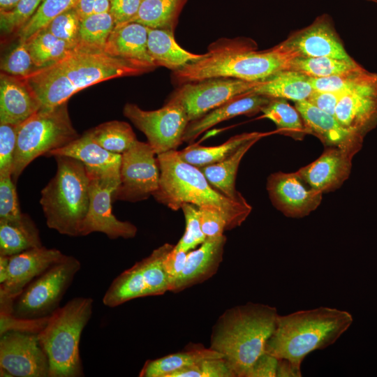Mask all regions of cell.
Masks as SVG:
<instances>
[{
    "mask_svg": "<svg viewBox=\"0 0 377 377\" xmlns=\"http://www.w3.org/2000/svg\"><path fill=\"white\" fill-rule=\"evenodd\" d=\"M156 67L105 52L73 51L57 62L22 77L38 98L41 108L66 103L75 93L112 78L138 75Z\"/></svg>",
    "mask_w": 377,
    "mask_h": 377,
    "instance_id": "6da1fadb",
    "label": "cell"
},
{
    "mask_svg": "<svg viewBox=\"0 0 377 377\" xmlns=\"http://www.w3.org/2000/svg\"><path fill=\"white\" fill-rule=\"evenodd\" d=\"M295 57L281 43L265 51H256L249 42L221 39L208 47L200 59L173 71L179 84L214 77H231L245 81H261L286 70Z\"/></svg>",
    "mask_w": 377,
    "mask_h": 377,
    "instance_id": "7a4b0ae2",
    "label": "cell"
},
{
    "mask_svg": "<svg viewBox=\"0 0 377 377\" xmlns=\"http://www.w3.org/2000/svg\"><path fill=\"white\" fill-rule=\"evenodd\" d=\"M279 314L275 307L248 302L227 309L214 324L209 348L222 354L235 377L246 374L272 334Z\"/></svg>",
    "mask_w": 377,
    "mask_h": 377,
    "instance_id": "3957f363",
    "label": "cell"
},
{
    "mask_svg": "<svg viewBox=\"0 0 377 377\" xmlns=\"http://www.w3.org/2000/svg\"><path fill=\"white\" fill-rule=\"evenodd\" d=\"M157 160L159 186L153 196L158 202L175 211L184 203L213 207L225 217L228 230L241 226L250 214L252 208L246 200H235L216 190L198 167L180 157L179 151L159 154Z\"/></svg>",
    "mask_w": 377,
    "mask_h": 377,
    "instance_id": "277c9868",
    "label": "cell"
},
{
    "mask_svg": "<svg viewBox=\"0 0 377 377\" xmlns=\"http://www.w3.org/2000/svg\"><path fill=\"white\" fill-rule=\"evenodd\" d=\"M353 321L349 312L325 306L279 315L265 352L301 369L308 354L335 343Z\"/></svg>",
    "mask_w": 377,
    "mask_h": 377,
    "instance_id": "5b68a950",
    "label": "cell"
},
{
    "mask_svg": "<svg viewBox=\"0 0 377 377\" xmlns=\"http://www.w3.org/2000/svg\"><path fill=\"white\" fill-rule=\"evenodd\" d=\"M54 157L56 174L41 191L40 199L46 224L61 235L80 236L89 205L90 177L81 161Z\"/></svg>",
    "mask_w": 377,
    "mask_h": 377,
    "instance_id": "8992f818",
    "label": "cell"
},
{
    "mask_svg": "<svg viewBox=\"0 0 377 377\" xmlns=\"http://www.w3.org/2000/svg\"><path fill=\"white\" fill-rule=\"evenodd\" d=\"M94 300L77 297L59 307L38 333L49 361L48 377L83 376L79 345L92 315Z\"/></svg>",
    "mask_w": 377,
    "mask_h": 377,
    "instance_id": "52a82bcc",
    "label": "cell"
},
{
    "mask_svg": "<svg viewBox=\"0 0 377 377\" xmlns=\"http://www.w3.org/2000/svg\"><path fill=\"white\" fill-rule=\"evenodd\" d=\"M64 103L40 108L18 126L12 178L15 182L35 158L64 147L77 138Z\"/></svg>",
    "mask_w": 377,
    "mask_h": 377,
    "instance_id": "ba28073f",
    "label": "cell"
},
{
    "mask_svg": "<svg viewBox=\"0 0 377 377\" xmlns=\"http://www.w3.org/2000/svg\"><path fill=\"white\" fill-rule=\"evenodd\" d=\"M80 268L81 263L76 258L65 255L26 286L15 300L11 315L23 320L50 316L59 308Z\"/></svg>",
    "mask_w": 377,
    "mask_h": 377,
    "instance_id": "9c48e42d",
    "label": "cell"
},
{
    "mask_svg": "<svg viewBox=\"0 0 377 377\" xmlns=\"http://www.w3.org/2000/svg\"><path fill=\"white\" fill-rule=\"evenodd\" d=\"M123 112L146 135L156 155L177 150L189 122L184 109L170 101L155 110H145L135 104L126 103Z\"/></svg>",
    "mask_w": 377,
    "mask_h": 377,
    "instance_id": "30bf717a",
    "label": "cell"
},
{
    "mask_svg": "<svg viewBox=\"0 0 377 377\" xmlns=\"http://www.w3.org/2000/svg\"><path fill=\"white\" fill-rule=\"evenodd\" d=\"M156 153L148 142L136 140L121 154L119 183L112 202H138L153 195L159 186L160 170Z\"/></svg>",
    "mask_w": 377,
    "mask_h": 377,
    "instance_id": "8fae6325",
    "label": "cell"
},
{
    "mask_svg": "<svg viewBox=\"0 0 377 377\" xmlns=\"http://www.w3.org/2000/svg\"><path fill=\"white\" fill-rule=\"evenodd\" d=\"M260 81L214 77L181 84L168 101L179 104L193 121L229 100L251 91Z\"/></svg>",
    "mask_w": 377,
    "mask_h": 377,
    "instance_id": "7c38bea8",
    "label": "cell"
},
{
    "mask_svg": "<svg viewBox=\"0 0 377 377\" xmlns=\"http://www.w3.org/2000/svg\"><path fill=\"white\" fill-rule=\"evenodd\" d=\"M1 376L48 377L49 361L38 333L9 330L1 334Z\"/></svg>",
    "mask_w": 377,
    "mask_h": 377,
    "instance_id": "4fadbf2b",
    "label": "cell"
},
{
    "mask_svg": "<svg viewBox=\"0 0 377 377\" xmlns=\"http://www.w3.org/2000/svg\"><path fill=\"white\" fill-rule=\"evenodd\" d=\"M64 256L42 246L8 256L6 279L0 284L1 315H11L15 300L26 286Z\"/></svg>",
    "mask_w": 377,
    "mask_h": 377,
    "instance_id": "5bb4252c",
    "label": "cell"
},
{
    "mask_svg": "<svg viewBox=\"0 0 377 377\" xmlns=\"http://www.w3.org/2000/svg\"><path fill=\"white\" fill-rule=\"evenodd\" d=\"M119 183V179L90 177L89 205L80 236L94 232L104 233L111 239L136 235L135 225L117 219L112 212V195Z\"/></svg>",
    "mask_w": 377,
    "mask_h": 377,
    "instance_id": "9a60e30c",
    "label": "cell"
},
{
    "mask_svg": "<svg viewBox=\"0 0 377 377\" xmlns=\"http://www.w3.org/2000/svg\"><path fill=\"white\" fill-rule=\"evenodd\" d=\"M266 188L272 205L286 216L296 219L316 210L323 195L309 186L296 172L271 174Z\"/></svg>",
    "mask_w": 377,
    "mask_h": 377,
    "instance_id": "2e32d148",
    "label": "cell"
},
{
    "mask_svg": "<svg viewBox=\"0 0 377 377\" xmlns=\"http://www.w3.org/2000/svg\"><path fill=\"white\" fill-rule=\"evenodd\" d=\"M281 43L295 57L353 59L345 50L329 20L323 16Z\"/></svg>",
    "mask_w": 377,
    "mask_h": 377,
    "instance_id": "e0dca14e",
    "label": "cell"
},
{
    "mask_svg": "<svg viewBox=\"0 0 377 377\" xmlns=\"http://www.w3.org/2000/svg\"><path fill=\"white\" fill-rule=\"evenodd\" d=\"M307 134L317 137L326 147L340 148L355 154L363 137L343 126L334 115L315 107L306 100L295 102Z\"/></svg>",
    "mask_w": 377,
    "mask_h": 377,
    "instance_id": "ac0fdd59",
    "label": "cell"
},
{
    "mask_svg": "<svg viewBox=\"0 0 377 377\" xmlns=\"http://www.w3.org/2000/svg\"><path fill=\"white\" fill-rule=\"evenodd\" d=\"M355 154L337 147H326L314 161L296 172L312 188L323 194L334 191L348 178Z\"/></svg>",
    "mask_w": 377,
    "mask_h": 377,
    "instance_id": "d6986e66",
    "label": "cell"
},
{
    "mask_svg": "<svg viewBox=\"0 0 377 377\" xmlns=\"http://www.w3.org/2000/svg\"><path fill=\"white\" fill-rule=\"evenodd\" d=\"M47 156H66L81 161L90 177L119 179L121 154L110 152L94 141L85 132Z\"/></svg>",
    "mask_w": 377,
    "mask_h": 377,
    "instance_id": "ffe728a7",
    "label": "cell"
},
{
    "mask_svg": "<svg viewBox=\"0 0 377 377\" xmlns=\"http://www.w3.org/2000/svg\"><path fill=\"white\" fill-rule=\"evenodd\" d=\"M226 240L223 235L207 237L198 249L188 252L185 267L170 291H182L214 275L222 262Z\"/></svg>",
    "mask_w": 377,
    "mask_h": 377,
    "instance_id": "44dd1931",
    "label": "cell"
},
{
    "mask_svg": "<svg viewBox=\"0 0 377 377\" xmlns=\"http://www.w3.org/2000/svg\"><path fill=\"white\" fill-rule=\"evenodd\" d=\"M41 108L27 82L3 72L0 76V124L19 126Z\"/></svg>",
    "mask_w": 377,
    "mask_h": 377,
    "instance_id": "7402d4cb",
    "label": "cell"
},
{
    "mask_svg": "<svg viewBox=\"0 0 377 377\" xmlns=\"http://www.w3.org/2000/svg\"><path fill=\"white\" fill-rule=\"evenodd\" d=\"M272 99L251 91L237 96L189 121L183 135V142L191 143L207 129L235 117L252 115L261 112Z\"/></svg>",
    "mask_w": 377,
    "mask_h": 377,
    "instance_id": "603a6c76",
    "label": "cell"
},
{
    "mask_svg": "<svg viewBox=\"0 0 377 377\" xmlns=\"http://www.w3.org/2000/svg\"><path fill=\"white\" fill-rule=\"evenodd\" d=\"M334 117L343 126L363 137L377 124V88L343 94Z\"/></svg>",
    "mask_w": 377,
    "mask_h": 377,
    "instance_id": "cb8c5ba5",
    "label": "cell"
},
{
    "mask_svg": "<svg viewBox=\"0 0 377 377\" xmlns=\"http://www.w3.org/2000/svg\"><path fill=\"white\" fill-rule=\"evenodd\" d=\"M148 27L138 22L117 25L106 43L104 52L156 67L147 48Z\"/></svg>",
    "mask_w": 377,
    "mask_h": 377,
    "instance_id": "d4e9b609",
    "label": "cell"
},
{
    "mask_svg": "<svg viewBox=\"0 0 377 377\" xmlns=\"http://www.w3.org/2000/svg\"><path fill=\"white\" fill-rule=\"evenodd\" d=\"M147 48L156 66H163L173 71L203 56V54H194L184 50L175 40L174 31L163 29L148 27Z\"/></svg>",
    "mask_w": 377,
    "mask_h": 377,
    "instance_id": "484cf974",
    "label": "cell"
},
{
    "mask_svg": "<svg viewBox=\"0 0 377 377\" xmlns=\"http://www.w3.org/2000/svg\"><path fill=\"white\" fill-rule=\"evenodd\" d=\"M313 91L308 76L292 70H282L260 81L251 92L297 102L307 100Z\"/></svg>",
    "mask_w": 377,
    "mask_h": 377,
    "instance_id": "4316f807",
    "label": "cell"
},
{
    "mask_svg": "<svg viewBox=\"0 0 377 377\" xmlns=\"http://www.w3.org/2000/svg\"><path fill=\"white\" fill-rule=\"evenodd\" d=\"M42 246L39 230L27 214L15 220L0 221V256H10Z\"/></svg>",
    "mask_w": 377,
    "mask_h": 377,
    "instance_id": "83f0119b",
    "label": "cell"
},
{
    "mask_svg": "<svg viewBox=\"0 0 377 377\" xmlns=\"http://www.w3.org/2000/svg\"><path fill=\"white\" fill-rule=\"evenodd\" d=\"M223 357L222 354L193 344L187 350L152 360H147L142 368L140 377H170L178 371L193 366L204 360Z\"/></svg>",
    "mask_w": 377,
    "mask_h": 377,
    "instance_id": "f1b7e54d",
    "label": "cell"
},
{
    "mask_svg": "<svg viewBox=\"0 0 377 377\" xmlns=\"http://www.w3.org/2000/svg\"><path fill=\"white\" fill-rule=\"evenodd\" d=\"M260 139L255 138L246 142L220 162L198 168L209 184L221 193L235 200H244L245 198L235 188L237 170L244 154Z\"/></svg>",
    "mask_w": 377,
    "mask_h": 377,
    "instance_id": "f546056e",
    "label": "cell"
},
{
    "mask_svg": "<svg viewBox=\"0 0 377 377\" xmlns=\"http://www.w3.org/2000/svg\"><path fill=\"white\" fill-rule=\"evenodd\" d=\"M265 135L259 132L244 133L231 137L223 144L211 147L191 144L179 151V154L184 161L200 168L227 158L246 142L255 138H261Z\"/></svg>",
    "mask_w": 377,
    "mask_h": 377,
    "instance_id": "4dcf8cb0",
    "label": "cell"
},
{
    "mask_svg": "<svg viewBox=\"0 0 377 377\" xmlns=\"http://www.w3.org/2000/svg\"><path fill=\"white\" fill-rule=\"evenodd\" d=\"M147 296H150L149 292L139 261L113 280L103 297V302L112 308L129 300Z\"/></svg>",
    "mask_w": 377,
    "mask_h": 377,
    "instance_id": "1f68e13d",
    "label": "cell"
},
{
    "mask_svg": "<svg viewBox=\"0 0 377 377\" xmlns=\"http://www.w3.org/2000/svg\"><path fill=\"white\" fill-rule=\"evenodd\" d=\"M187 1L142 0L138 13L130 22L174 31L179 16Z\"/></svg>",
    "mask_w": 377,
    "mask_h": 377,
    "instance_id": "d6a6232c",
    "label": "cell"
},
{
    "mask_svg": "<svg viewBox=\"0 0 377 377\" xmlns=\"http://www.w3.org/2000/svg\"><path fill=\"white\" fill-rule=\"evenodd\" d=\"M115 27L109 13H93L81 20L74 51L104 52L108 39Z\"/></svg>",
    "mask_w": 377,
    "mask_h": 377,
    "instance_id": "836d02e7",
    "label": "cell"
},
{
    "mask_svg": "<svg viewBox=\"0 0 377 377\" xmlns=\"http://www.w3.org/2000/svg\"><path fill=\"white\" fill-rule=\"evenodd\" d=\"M309 81L315 90L343 94L360 93L377 88V73L369 72L360 66L339 75L321 78L309 77Z\"/></svg>",
    "mask_w": 377,
    "mask_h": 377,
    "instance_id": "e575fe53",
    "label": "cell"
},
{
    "mask_svg": "<svg viewBox=\"0 0 377 377\" xmlns=\"http://www.w3.org/2000/svg\"><path fill=\"white\" fill-rule=\"evenodd\" d=\"M25 42L37 68L49 66L74 51L45 27L35 32Z\"/></svg>",
    "mask_w": 377,
    "mask_h": 377,
    "instance_id": "d590c367",
    "label": "cell"
},
{
    "mask_svg": "<svg viewBox=\"0 0 377 377\" xmlns=\"http://www.w3.org/2000/svg\"><path fill=\"white\" fill-rule=\"evenodd\" d=\"M360 66L353 59L295 57L289 60L286 70L297 71L309 77L321 78L339 75Z\"/></svg>",
    "mask_w": 377,
    "mask_h": 377,
    "instance_id": "8d00e7d4",
    "label": "cell"
},
{
    "mask_svg": "<svg viewBox=\"0 0 377 377\" xmlns=\"http://www.w3.org/2000/svg\"><path fill=\"white\" fill-rule=\"evenodd\" d=\"M86 133L103 148L118 154L124 153L137 140L130 124L122 121L104 122Z\"/></svg>",
    "mask_w": 377,
    "mask_h": 377,
    "instance_id": "74e56055",
    "label": "cell"
},
{
    "mask_svg": "<svg viewBox=\"0 0 377 377\" xmlns=\"http://www.w3.org/2000/svg\"><path fill=\"white\" fill-rule=\"evenodd\" d=\"M261 112L263 117L274 123L279 133L295 140H302L307 134L300 114L286 99L272 98Z\"/></svg>",
    "mask_w": 377,
    "mask_h": 377,
    "instance_id": "f35d334b",
    "label": "cell"
},
{
    "mask_svg": "<svg viewBox=\"0 0 377 377\" xmlns=\"http://www.w3.org/2000/svg\"><path fill=\"white\" fill-rule=\"evenodd\" d=\"M175 245L166 243L140 260L142 272L149 295H161L169 291L170 285L163 262Z\"/></svg>",
    "mask_w": 377,
    "mask_h": 377,
    "instance_id": "ab89813d",
    "label": "cell"
},
{
    "mask_svg": "<svg viewBox=\"0 0 377 377\" xmlns=\"http://www.w3.org/2000/svg\"><path fill=\"white\" fill-rule=\"evenodd\" d=\"M77 0H44L36 13L17 31L19 41L25 42L37 31L47 27L57 16L75 7Z\"/></svg>",
    "mask_w": 377,
    "mask_h": 377,
    "instance_id": "60d3db41",
    "label": "cell"
},
{
    "mask_svg": "<svg viewBox=\"0 0 377 377\" xmlns=\"http://www.w3.org/2000/svg\"><path fill=\"white\" fill-rule=\"evenodd\" d=\"M181 209L185 217L186 230L174 249L188 252L202 244L207 237L201 228L198 207L191 203H184Z\"/></svg>",
    "mask_w": 377,
    "mask_h": 377,
    "instance_id": "b9f144b4",
    "label": "cell"
},
{
    "mask_svg": "<svg viewBox=\"0 0 377 377\" xmlns=\"http://www.w3.org/2000/svg\"><path fill=\"white\" fill-rule=\"evenodd\" d=\"M44 0H20L10 10L0 11V27L5 34L16 32L36 13Z\"/></svg>",
    "mask_w": 377,
    "mask_h": 377,
    "instance_id": "7bdbcfd3",
    "label": "cell"
},
{
    "mask_svg": "<svg viewBox=\"0 0 377 377\" xmlns=\"http://www.w3.org/2000/svg\"><path fill=\"white\" fill-rule=\"evenodd\" d=\"M81 19L75 7L54 17L45 28L58 38L66 42L74 50Z\"/></svg>",
    "mask_w": 377,
    "mask_h": 377,
    "instance_id": "ee69618b",
    "label": "cell"
},
{
    "mask_svg": "<svg viewBox=\"0 0 377 377\" xmlns=\"http://www.w3.org/2000/svg\"><path fill=\"white\" fill-rule=\"evenodd\" d=\"M36 69L26 42L19 41L1 64V72L20 77H27Z\"/></svg>",
    "mask_w": 377,
    "mask_h": 377,
    "instance_id": "f6af8a7d",
    "label": "cell"
},
{
    "mask_svg": "<svg viewBox=\"0 0 377 377\" xmlns=\"http://www.w3.org/2000/svg\"><path fill=\"white\" fill-rule=\"evenodd\" d=\"M170 377H235L223 357L209 358L176 371Z\"/></svg>",
    "mask_w": 377,
    "mask_h": 377,
    "instance_id": "bcb514c9",
    "label": "cell"
},
{
    "mask_svg": "<svg viewBox=\"0 0 377 377\" xmlns=\"http://www.w3.org/2000/svg\"><path fill=\"white\" fill-rule=\"evenodd\" d=\"M18 126L0 124V177H12Z\"/></svg>",
    "mask_w": 377,
    "mask_h": 377,
    "instance_id": "7dc6e473",
    "label": "cell"
},
{
    "mask_svg": "<svg viewBox=\"0 0 377 377\" xmlns=\"http://www.w3.org/2000/svg\"><path fill=\"white\" fill-rule=\"evenodd\" d=\"M14 183L11 176L0 177V221L15 220L23 214Z\"/></svg>",
    "mask_w": 377,
    "mask_h": 377,
    "instance_id": "c3c4849f",
    "label": "cell"
},
{
    "mask_svg": "<svg viewBox=\"0 0 377 377\" xmlns=\"http://www.w3.org/2000/svg\"><path fill=\"white\" fill-rule=\"evenodd\" d=\"M201 228L206 237H215L223 235L228 223L223 214L210 206L198 207Z\"/></svg>",
    "mask_w": 377,
    "mask_h": 377,
    "instance_id": "681fc988",
    "label": "cell"
},
{
    "mask_svg": "<svg viewBox=\"0 0 377 377\" xmlns=\"http://www.w3.org/2000/svg\"><path fill=\"white\" fill-rule=\"evenodd\" d=\"M142 0H112L110 13L115 26L130 22L136 15Z\"/></svg>",
    "mask_w": 377,
    "mask_h": 377,
    "instance_id": "f907efd6",
    "label": "cell"
},
{
    "mask_svg": "<svg viewBox=\"0 0 377 377\" xmlns=\"http://www.w3.org/2000/svg\"><path fill=\"white\" fill-rule=\"evenodd\" d=\"M187 253L188 252L178 251L173 248L166 256L163 262V266L168 278L170 288L184 269L186 262Z\"/></svg>",
    "mask_w": 377,
    "mask_h": 377,
    "instance_id": "816d5d0a",
    "label": "cell"
},
{
    "mask_svg": "<svg viewBox=\"0 0 377 377\" xmlns=\"http://www.w3.org/2000/svg\"><path fill=\"white\" fill-rule=\"evenodd\" d=\"M343 95L337 92L314 89L306 101L322 111L334 116L337 106Z\"/></svg>",
    "mask_w": 377,
    "mask_h": 377,
    "instance_id": "f5cc1de1",
    "label": "cell"
},
{
    "mask_svg": "<svg viewBox=\"0 0 377 377\" xmlns=\"http://www.w3.org/2000/svg\"><path fill=\"white\" fill-rule=\"evenodd\" d=\"M279 359L264 353L256 361L246 377H276Z\"/></svg>",
    "mask_w": 377,
    "mask_h": 377,
    "instance_id": "db71d44e",
    "label": "cell"
},
{
    "mask_svg": "<svg viewBox=\"0 0 377 377\" xmlns=\"http://www.w3.org/2000/svg\"><path fill=\"white\" fill-rule=\"evenodd\" d=\"M301 369L286 359H279L276 377H300Z\"/></svg>",
    "mask_w": 377,
    "mask_h": 377,
    "instance_id": "11a10c76",
    "label": "cell"
},
{
    "mask_svg": "<svg viewBox=\"0 0 377 377\" xmlns=\"http://www.w3.org/2000/svg\"><path fill=\"white\" fill-rule=\"evenodd\" d=\"M96 0H77L75 8L81 20L93 14Z\"/></svg>",
    "mask_w": 377,
    "mask_h": 377,
    "instance_id": "9f6ffc18",
    "label": "cell"
},
{
    "mask_svg": "<svg viewBox=\"0 0 377 377\" xmlns=\"http://www.w3.org/2000/svg\"><path fill=\"white\" fill-rule=\"evenodd\" d=\"M112 0H96L93 13H109Z\"/></svg>",
    "mask_w": 377,
    "mask_h": 377,
    "instance_id": "6f0895ef",
    "label": "cell"
},
{
    "mask_svg": "<svg viewBox=\"0 0 377 377\" xmlns=\"http://www.w3.org/2000/svg\"><path fill=\"white\" fill-rule=\"evenodd\" d=\"M20 0H0V11H6L13 8Z\"/></svg>",
    "mask_w": 377,
    "mask_h": 377,
    "instance_id": "680465c9",
    "label": "cell"
},
{
    "mask_svg": "<svg viewBox=\"0 0 377 377\" xmlns=\"http://www.w3.org/2000/svg\"><path fill=\"white\" fill-rule=\"evenodd\" d=\"M372 1H377V0H372Z\"/></svg>",
    "mask_w": 377,
    "mask_h": 377,
    "instance_id": "91938a15",
    "label": "cell"
}]
</instances>
